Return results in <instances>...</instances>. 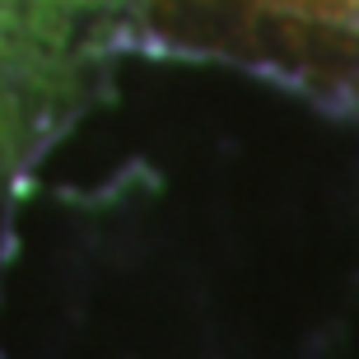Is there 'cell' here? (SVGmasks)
Wrapping results in <instances>:
<instances>
[{
    "label": "cell",
    "mask_w": 359,
    "mask_h": 359,
    "mask_svg": "<svg viewBox=\"0 0 359 359\" xmlns=\"http://www.w3.org/2000/svg\"><path fill=\"white\" fill-rule=\"evenodd\" d=\"M103 0H0V177L56 112Z\"/></svg>",
    "instance_id": "1"
},
{
    "label": "cell",
    "mask_w": 359,
    "mask_h": 359,
    "mask_svg": "<svg viewBox=\"0 0 359 359\" xmlns=\"http://www.w3.org/2000/svg\"><path fill=\"white\" fill-rule=\"evenodd\" d=\"M341 0H243V10H262V14H304L318 19L322 10H336Z\"/></svg>",
    "instance_id": "2"
}]
</instances>
